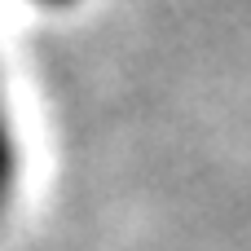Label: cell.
I'll list each match as a JSON object with an SVG mask.
<instances>
[{
    "instance_id": "cell-1",
    "label": "cell",
    "mask_w": 251,
    "mask_h": 251,
    "mask_svg": "<svg viewBox=\"0 0 251 251\" xmlns=\"http://www.w3.org/2000/svg\"><path fill=\"white\" fill-rule=\"evenodd\" d=\"M18 168H22V141H18V124L13 110L0 93V207L9 203V194L18 190Z\"/></svg>"
}]
</instances>
